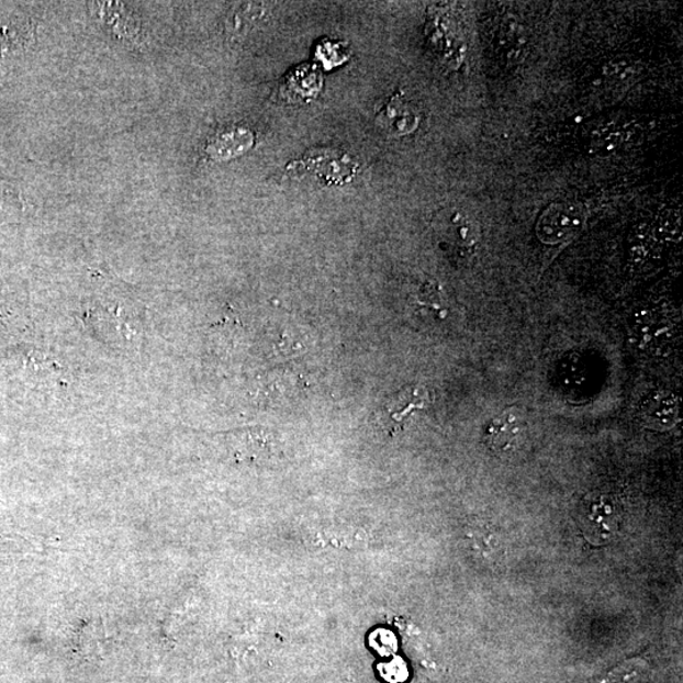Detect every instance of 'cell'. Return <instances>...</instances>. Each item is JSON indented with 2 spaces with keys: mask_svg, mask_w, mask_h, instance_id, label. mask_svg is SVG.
<instances>
[{
  "mask_svg": "<svg viewBox=\"0 0 683 683\" xmlns=\"http://www.w3.org/2000/svg\"><path fill=\"white\" fill-rule=\"evenodd\" d=\"M299 169L310 172L324 184L344 186L355 178L358 164L351 155L337 149H318L295 163Z\"/></svg>",
  "mask_w": 683,
  "mask_h": 683,
  "instance_id": "cell-1",
  "label": "cell"
},
{
  "mask_svg": "<svg viewBox=\"0 0 683 683\" xmlns=\"http://www.w3.org/2000/svg\"><path fill=\"white\" fill-rule=\"evenodd\" d=\"M585 221L581 205L558 202L548 205L540 214L536 232L541 243L556 245L563 243L576 233Z\"/></svg>",
  "mask_w": 683,
  "mask_h": 683,
  "instance_id": "cell-2",
  "label": "cell"
},
{
  "mask_svg": "<svg viewBox=\"0 0 683 683\" xmlns=\"http://www.w3.org/2000/svg\"><path fill=\"white\" fill-rule=\"evenodd\" d=\"M438 229L446 244L468 256L479 243V228L471 216L461 211L444 212L438 220Z\"/></svg>",
  "mask_w": 683,
  "mask_h": 683,
  "instance_id": "cell-5",
  "label": "cell"
},
{
  "mask_svg": "<svg viewBox=\"0 0 683 683\" xmlns=\"http://www.w3.org/2000/svg\"><path fill=\"white\" fill-rule=\"evenodd\" d=\"M432 403L428 389L421 385H410L398 391L388 400L384 406L385 428L391 436L405 429L407 419L419 411H426Z\"/></svg>",
  "mask_w": 683,
  "mask_h": 683,
  "instance_id": "cell-3",
  "label": "cell"
},
{
  "mask_svg": "<svg viewBox=\"0 0 683 683\" xmlns=\"http://www.w3.org/2000/svg\"><path fill=\"white\" fill-rule=\"evenodd\" d=\"M415 304L418 305L421 310H426L440 320L446 318L447 307L445 306L444 296H441V291L436 282H424L418 293L415 295Z\"/></svg>",
  "mask_w": 683,
  "mask_h": 683,
  "instance_id": "cell-10",
  "label": "cell"
},
{
  "mask_svg": "<svg viewBox=\"0 0 683 683\" xmlns=\"http://www.w3.org/2000/svg\"><path fill=\"white\" fill-rule=\"evenodd\" d=\"M254 143L255 135L251 130L243 126L229 127L216 133L206 146V154L213 160L226 161L247 153Z\"/></svg>",
  "mask_w": 683,
  "mask_h": 683,
  "instance_id": "cell-7",
  "label": "cell"
},
{
  "mask_svg": "<svg viewBox=\"0 0 683 683\" xmlns=\"http://www.w3.org/2000/svg\"><path fill=\"white\" fill-rule=\"evenodd\" d=\"M672 328L668 320L652 311L639 312L632 324V338L641 349L660 348L670 340Z\"/></svg>",
  "mask_w": 683,
  "mask_h": 683,
  "instance_id": "cell-9",
  "label": "cell"
},
{
  "mask_svg": "<svg viewBox=\"0 0 683 683\" xmlns=\"http://www.w3.org/2000/svg\"><path fill=\"white\" fill-rule=\"evenodd\" d=\"M526 430L527 423L519 413L505 411L490 421L485 428L484 440L491 451L510 454L518 448Z\"/></svg>",
  "mask_w": 683,
  "mask_h": 683,
  "instance_id": "cell-4",
  "label": "cell"
},
{
  "mask_svg": "<svg viewBox=\"0 0 683 683\" xmlns=\"http://www.w3.org/2000/svg\"><path fill=\"white\" fill-rule=\"evenodd\" d=\"M680 404L676 396L669 391H656L647 396L639 407V421L647 428L665 430L676 424Z\"/></svg>",
  "mask_w": 683,
  "mask_h": 683,
  "instance_id": "cell-6",
  "label": "cell"
},
{
  "mask_svg": "<svg viewBox=\"0 0 683 683\" xmlns=\"http://www.w3.org/2000/svg\"><path fill=\"white\" fill-rule=\"evenodd\" d=\"M378 123L393 136L410 135L419 124V115L414 108L406 102L403 94H395L390 102L382 108L378 115Z\"/></svg>",
  "mask_w": 683,
  "mask_h": 683,
  "instance_id": "cell-8",
  "label": "cell"
},
{
  "mask_svg": "<svg viewBox=\"0 0 683 683\" xmlns=\"http://www.w3.org/2000/svg\"><path fill=\"white\" fill-rule=\"evenodd\" d=\"M288 89L293 91V96L299 98H310L318 93L321 79L320 75L314 69L303 68L293 74V77L289 79Z\"/></svg>",
  "mask_w": 683,
  "mask_h": 683,
  "instance_id": "cell-11",
  "label": "cell"
},
{
  "mask_svg": "<svg viewBox=\"0 0 683 683\" xmlns=\"http://www.w3.org/2000/svg\"><path fill=\"white\" fill-rule=\"evenodd\" d=\"M591 147L598 149H609L619 145V133L614 126H600L590 135Z\"/></svg>",
  "mask_w": 683,
  "mask_h": 683,
  "instance_id": "cell-12",
  "label": "cell"
},
{
  "mask_svg": "<svg viewBox=\"0 0 683 683\" xmlns=\"http://www.w3.org/2000/svg\"><path fill=\"white\" fill-rule=\"evenodd\" d=\"M371 646L384 657L393 656L396 651V639L393 632L380 629L371 636Z\"/></svg>",
  "mask_w": 683,
  "mask_h": 683,
  "instance_id": "cell-13",
  "label": "cell"
},
{
  "mask_svg": "<svg viewBox=\"0 0 683 683\" xmlns=\"http://www.w3.org/2000/svg\"><path fill=\"white\" fill-rule=\"evenodd\" d=\"M381 676L391 683L403 682L407 679L406 664L400 658H394L393 661L380 664Z\"/></svg>",
  "mask_w": 683,
  "mask_h": 683,
  "instance_id": "cell-14",
  "label": "cell"
}]
</instances>
